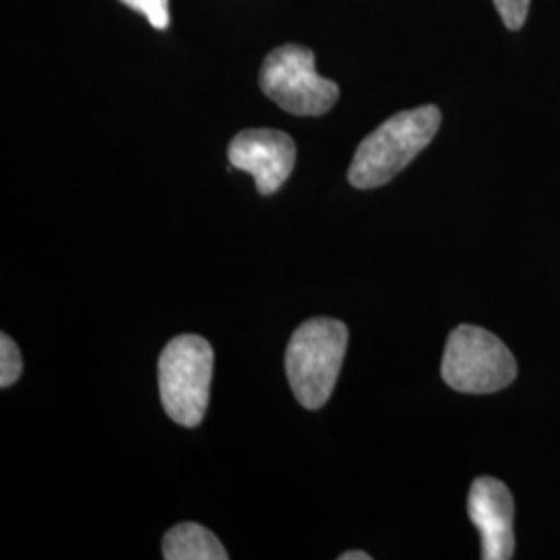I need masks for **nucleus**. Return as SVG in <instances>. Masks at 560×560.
<instances>
[{
    "label": "nucleus",
    "mask_w": 560,
    "mask_h": 560,
    "mask_svg": "<svg viewBox=\"0 0 560 560\" xmlns=\"http://www.w3.org/2000/svg\"><path fill=\"white\" fill-rule=\"evenodd\" d=\"M441 120V110L434 104L402 110L384 120L358 145L349 166V183L358 189H374L395 179L434 140Z\"/></svg>",
    "instance_id": "nucleus-1"
},
{
    "label": "nucleus",
    "mask_w": 560,
    "mask_h": 560,
    "mask_svg": "<svg viewBox=\"0 0 560 560\" xmlns=\"http://www.w3.org/2000/svg\"><path fill=\"white\" fill-rule=\"evenodd\" d=\"M349 342L347 326L332 318H312L293 332L287 347V378L305 409L330 399Z\"/></svg>",
    "instance_id": "nucleus-2"
},
{
    "label": "nucleus",
    "mask_w": 560,
    "mask_h": 560,
    "mask_svg": "<svg viewBox=\"0 0 560 560\" xmlns=\"http://www.w3.org/2000/svg\"><path fill=\"white\" fill-rule=\"evenodd\" d=\"M214 370L212 345L198 335L171 340L159 361V386L166 416L185 428L200 425Z\"/></svg>",
    "instance_id": "nucleus-3"
},
{
    "label": "nucleus",
    "mask_w": 560,
    "mask_h": 560,
    "mask_svg": "<svg viewBox=\"0 0 560 560\" xmlns=\"http://www.w3.org/2000/svg\"><path fill=\"white\" fill-rule=\"evenodd\" d=\"M517 376V361L497 335L463 324L451 332L442 360L444 382L469 395L497 393Z\"/></svg>",
    "instance_id": "nucleus-4"
},
{
    "label": "nucleus",
    "mask_w": 560,
    "mask_h": 560,
    "mask_svg": "<svg viewBox=\"0 0 560 560\" xmlns=\"http://www.w3.org/2000/svg\"><path fill=\"white\" fill-rule=\"evenodd\" d=\"M261 92L298 117H320L339 101V85L316 73L314 52L300 44L275 48L260 69Z\"/></svg>",
    "instance_id": "nucleus-5"
},
{
    "label": "nucleus",
    "mask_w": 560,
    "mask_h": 560,
    "mask_svg": "<svg viewBox=\"0 0 560 560\" xmlns=\"http://www.w3.org/2000/svg\"><path fill=\"white\" fill-rule=\"evenodd\" d=\"M229 162L256 179L258 194L272 196L293 173L295 141L277 129H245L229 143Z\"/></svg>",
    "instance_id": "nucleus-6"
},
{
    "label": "nucleus",
    "mask_w": 560,
    "mask_h": 560,
    "mask_svg": "<svg viewBox=\"0 0 560 560\" xmlns=\"http://www.w3.org/2000/svg\"><path fill=\"white\" fill-rule=\"evenodd\" d=\"M469 520L481 536V559L511 560L515 550V504L509 488L497 478H478L469 490Z\"/></svg>",
    "instance_id": "nucleus-7"
},
{
    "label": "nucleus",
    "mask_w": 560,
    "mask_h": 560,
    "mask_svg": "<svg viewBox=\"0 0 560 560\" xmlns=\"http://www.w3.org/2000/svg\"><path fill=\"white\" fill-rule=\"evenodd\" d=\"M162 557L166 560H226L229 552L200 523H179L166 532Z\"/></svg>",
    "instance_id": "nucleus-8"
},
{
    "label": "nucleus",
    "mask_w": 560,
    "mask_h": 560,
    "mask_svg": "<svg viewBox=\"0 0 560 560\" xmlns=\"http://www.w3.org/2000/svg\"><path fill=\"white\" fill-rule=\"evenodd\" d=\"M23 372L20 347L9 335H0V388H9L20 381Z\"/></svg>",
    "instance_id": "nucleus-9"
},
{
    "label": "nucleus",
    "mask_w": 560,
    "mask_h": 560,
    "mask_svg": "<svg viewBox=\"0 0 560 560\" xmlns=\"http://www.w3.org/2000/svg\"><path fill=\"white\" fill-rule=\"evenodd\" d=\"M120 2L141 13L156 30H166L171 23L168 0H120Z\"/></svg>",
    "instance_id": "nucleus-10"
},
{
    "label": "nucleus",
    "mask_w": 560,
    "mask_h": 560,
    "mask_svg": "<svg viewBox=\"0 0 560 560\" xmlns=\"http://www.w3.org/2000/svg\"><path fill=\"white\" fill-rule=\"evenodd\" d=\"M492 2L502 18V23L506 25V30L517 32L523 27V23L527 20V13H529V0H492Z\"/></svg>",
    "instance_id": "nucleus-11"
},
{
    "label": "nucleus",
    "mask_w": 560,
    "mask_h": 560,
    "mask_svg": "<svg viewBox=\"0 0 560 560\" xmlns=\"http://www.w3.org/2000/svg\"><path fill=\"white\" fill-rule=\"evenodd\" d=\"M339 560H372V557L361 552V550H349V552L340 555Z\"/></svg>",
    "instance_id": "nucleus-12"
}]
</instances>
